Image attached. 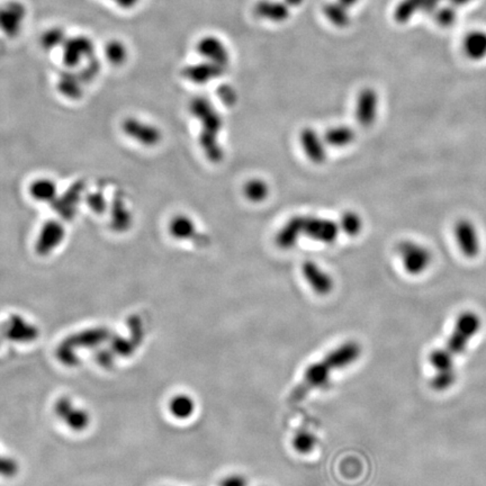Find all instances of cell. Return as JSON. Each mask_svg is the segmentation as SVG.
<instances>
[{
  "label": "cell",
  "mask_w": 486,
  "mask_h": 486,
  "mask_svg": "<svg viewBox=\"0 0 486 486\" xmlns=\"http://www.w3.org/2000/svg\"><path fill=\"white\" fill-rule=\"evenodd\" d=\"M454 356L446 349H435L429 355V363L435 368L436 374H456Z\"/></svg>",
  "instance_id": "obj_19"
},
{
  "label": "cell",
  "mask_w": 486,
  "mask_h": 486,
  "mask_svg": "<svg viewBox=\"0 0 486 486\" xmlns=\"http://www.w3.org/2000/svg\"><path fill=\"white\" fill-rule=\"evenodd\" d=\"M322 14L328 23L332 25L336 29H347L351 24V16H350V9L342 6V4L337 0L328 1L322 7Z\"/></svg>",
  "instance_id": "obj_15"
},
{
  "label": "cell",
  "mask_w": 486,
  "mask_h": 486,
  "mask_svg": "<svg viewBox=\"0 0 486 486\" xmlns=\"http://www.w3.org/2000/svg\"><path fill=\"white\" fill-rule=\"evenodd\" d=\"M402 267L409 275H422L432 264V252L429 248L413 240H402L396 245Z\"/></svg>",
  "instance_id": "obj_4"
},
{
  "label": "cell",
  "mask_w": 486,
  "mask_h": 486,
  "mask_svg": "<svg viewBox=\"0 0 486 486\" xmlns=\"http://www.w3.org/2000/svg\"><path fill=\"white\" fill-rule=\"evenodd\" d=\"M450 1H452L454 6H465V5H468L474 0H450Z\"/></svg>",
  "instance_id": "obj_29"
},
{
  "label": "cell",
  "mask_w": 486,
  "mask_h": 486,
  "mask_svg": "<svg viewBox=\"0 0 486 486\" xmlns=\"http://www.w3.org/2000/svg\"><path fill=\"white\" fill-rule=\"evenodd\" d=\"M338 225L342 234L355 238L364 230V220L355 210H347L340 216Z\"/></svg>",
  "instance_id": "obj_20"
},
{
  "label": "cell",
  "mask_w": 486,
  "mask_h": 486,
  "mask_svg": "<svg viewBox=\"0 0 486 486\" xmlns=\"http://www.w3.org/2000/svg\"><path fill=\"white\" fill-rule=\"evenodd\" d=\"M168 229L169 234L173 238L182 240V241L193 240L195 236H198L194 220L185 214L174 216L169 222Z\"/></svg>",
  "instance_id": "obj_16"
},
{
  "label": "cell",
  "mask_w": 486,
  "mask_h": 486,
  "mask_svg": "<svg viewBox=\"0 0 486 486\" xmlns=\"http://www.w3.org/2000/svg\"><path fill=\"white\" fill-rule=\"evenodd\" d=\"M197 54L202 60L216 63L228 68L231 61L230 50L222 39L216 35H204L196 42Z\"/></svg>",
  "instance_id": "obj_6"
},
{
  "label": "cell",
  "mask_w": 486,
  "mask_h": 486,
  "mask_svg": "<svg viewBox=\"0 0 486 486\" xmlns=\"http://www.w3.org/2000/svg\"><path fill=\"white\" fill-rule=\"evenodd\" d=\"M454 236L461 255L467 259L480 256L482 250L480 232L472 220L459 219L454 227Z\"/></svg>",
  "instance_id": "obj_5"
},
{
  "label": "cell",
  "mask_w": 486,
  "mask_h": 486,
  "mask_svg": "<svg viewBox=\"0 0 486 486\" xmlns=\"http://www.w3.org/2000/svg\"><path fill=\"white\" fill-rule=\"evenodd\" d=\"M457 20V12L454 7H443L436 14V20L443 27H450Z\"/></svg>",
  "instance_id": "obj_24"
},
{
  "label": "cell",
  "mask_w": 486,
  "mask_h": 486,
  "mask_svg": "<svg viewBox=\"0 0 486 486\" xmlns=\"http://www.w3.org/2000/svg\"><path fill=\"white\" fill-rule=\"evenodd\" d=\"M126 130L132 137L147 145H156L161 140V133L158 128L149 124L137 122V121L128 122Z\"/></svg>",
  "instance_id": "obj_18"
},
{
  "label": "cell",
  "mask_w": 486,
  "mask_h": 486,
  "mask_svg": "<svg viewBox=\"0 0 486 486\" xmlns=\"http://www.w3.org/2000/svg\"><path fill=\"white\" fill-rule=\"evenodd\" d=\"M253 12L257 18L273 24H283L290 18L292 9L284 0H259Z\"/></svg>",
  "instance_id": "obj_12"
},
{
  "label": "cell",
  "mask_w": 486,
  "mask_h": 486,
  "mask_svg": "<svg viewBox=\"0 0 486 486\" xmlns=\"http://www.w3.org/2000/svg\"><path fill=\"white\" fill-rule=\"evenodd\" d=\"M461 50L468 60L474 62L486 59V31L473 29L461 41Z\"/></svg>",
  "instance_id": "obj_14"
},
{
  "label": "cell",
  "mask_w": 486,
  "mask_h": 486,
  "mask_svg": "<svg viewBox=\"0 0 486 486\" xmlns=\"http://www.w3.org/2000/svg\"><path fill=\"white\" fill-rule=\"evenodd\" d=\"M337 1L342 4V6L351 11L353 7L357 6V5L360 3L361 0H337Z\"/></svg>",
  "instance_id": "obj_27"
},
{
  "label": "cell",
  "mask_w": 486,
  "mask_h": 486,
  "mask_svg": "<svg viewBox=\"0 0 486 486\" xmlns=\"http://www.w3.org/2000/svg\"><path fill=\"white\" fill-rule=\"evenodd\" d=\"M304 236V216L290 217L288 222L279 229L275 236V243L283 250H288L297 245L301 236Z\"/></svg>",
  "instance_id": "obj_13"
},
{
  "label": "cell",
  "mask_w": 486,
  "mask_h": 486,
  "mask_svg": "<svg viewBox=\"0 0 486 486\" xmlns=\"http://www.w3.org/2000/svg\"><path fill=\"white\" fill-rule=\"evenodd\" d=\"M189 112L201 122L198 142L205 156L210 161L220 162L223 159V149L219 141L223 122L213 102L206 97H195L189 102Z\"/></svg>",
  "instance_id": "obj_2"
},
{
  "label": "cell",
  "mask_w": 486,
  "mask_h": 486,
  "mask_svg": "<svg viewBox=\"0 0 486 486\" xmlns=\"http://www.w3.org/2000/svg\"><path fill=\"white\" fill-rule=\"evenodd\" d=\"M224 67L219 66L216 63L210 61L202 60L201 62L194 63L182 69V77L188 80L189 83L195 85H206V83L219 79L227 72Z\"/></svg>",
  "instance_id": "obj_9"
},
{
  "label": "cell",
  "mask_w": 486,
  "mask_h": 486,
  "mask_svg": "<svg viewBox=\"0 0 486 486\" xmlns=\"http://www.w3.org/2000/svg\"><path fill=\"white\" fill-rule=\"evenodd\" d=\"M169 410L175 418L185 420L191 417L195 410V403L191 396L180 394L174 396L169 402Z\"/></svg>",
  "instance_id": "obj_21"
},
{
  "label": "cell",
  "mask_w": 486,
  "mask_h": 486,
  "mask_svg": "<svg viewBox=\"0 0 486 486\" xmlns=\"http://www.w3.org/2000/svg\"><path fill=\"white\" fill-rule=\"evenodd\" d=\"M217 96H219L220 100L227 106L234 105L238 100V95H236V89L230 85H222L220 86L219 89H217Z\"/></svg>",
  "instance_id": "obj_25"
},
{
  "label": "cell",
  "mask_w": 486,
  "mask_h": 486,
  "mask_svg": "<svg viewBox=\"0 0 486 486\" xmlns=\"http://www.w3.org/2000/svg\"><path fill=\"white\" fill-rule=\"evenodd\" d=\"M482 327L478 314L472 311H465L456 318L455 325L447 340L446 349L454 357L461 356L466 350L469 342L478 335Z\"/></svg>",
  "instance_id": "obj_3"
},
{
  "label": "cell",
  "mask_w": 486,
  "mask_h": 486,
  "mask_svg": "<svg viewBox=\"0 0 486 486\" xmlns=\"http://www.w3.org/2000/svg\"><path fill=\"white\" fill-rule=\"evenodd\" d=\"M324 142L332 148H347L356 140L353 128L347 126H337L329 128L323 135Z\"/></svg>",
  "instance_id": "obj_17"
},
{
  "label": "cell",
  "mask_w": 486,
  "mask_h": 486,
  "mask_svg": "<svg viewBox=\"0 0 486 486\" xmlns=\"http://www.w3.org/2000/svg\"><path fill=\"white\" fill-rule=\"evenodd\" d=\"M360 355L361 348L357 342H347L340 344L328 353L325 358L314 363L307 368L303 376V381L292 393L290 400L294 402L301 401L309 393L325 386L333 370H342L353 364Z\"/></svg>",
  "instance_id": "obj_1"
},
{
  "label": "cell",
  "mask_w": 486,
  "mask_h": 486,
  "mask_svg": "<svg viewBox=\"0 0 486 486\" xmlns=\"http://www.w3.org/2000/svg\"><path fill=\"white\" fill-rule=\"evenodd\" d=\"M338 222L318 216H304V236L323 245H332L338 239Z\"/></svg>",
  "instance_id": "obj_7"
},
{
  "label": "cell",
  "mask_w": 486,
  "mask_h": 486,
  "mask_svg": "<svg viewBox=\"0 0 486 486\" xmlns=\"http://www.w3.org/2000/svg\"><path fill=\"white\" fill-rule=\"evenodd\" d=\"M302 275L313 292L318 295H328L332 292L335 286L332 277L316 262L307 260L302 264Z\"/></svg>",
  "instance_id": "obj_10"
},
{
  "label": "cell",
  "mask_w": 486,
  "mask_h": 486,
  "mask_svg": "<svg viewBox=\"0 0 486 486\" xmlns=\"http://www.w3.org/2000/svg\"><path fill=\"white\" fill-rule=\"evenodd\" d=\"M284 1L290 9H293L296 8V7L302 6L306 0H284Z\"/></svg>",
  "instance_id": "obj_28"
},
{
  "label": "cell",
  "mask_w": 486,
  "mask_h": 486,
  "mask_svg": "<svg viewBox=\"0 0 486 486\" xmlns=\"http://www.w3.org/2000/svg\"><path fill=\"white\" fill-rule=\"evenodd\" d=\"M316 437L307 431L296 433L293 439L294 450L299 452V454H309V452H312L314 450V447H316Z\"/></svg>",
  "instance_id": "obj_23"
},
{
  "label": "cell",
  "mask_w": 486,
  "mask_h": 486,
  "mask_svg": "<svg viewBox=\"0 0 486 486\" xmlns=\"http://www.w3.org/2000/svg\"><path fill=\"white\" fill-rule=\"evenodd\" d=\"M302 150L305 156L316 165H321L327 159V144L323 137L312 128H305L299 135Z\"/></svg>",
  "instance_id": "obj_11"
},
{
  "label": "cell",
  "mask_w": 486,
  "mask_h": 486,
  "mask_svg": "<svg viewBox=\"0 0 486 486\" xmlns=\"http://www.w3.org/2000/svg\"><path fill=\"white\" fill-rule=\"evenodd\" d=\"M221 486H247V480L240 475L228 476L221 482Z\"/></svg>",
  "instance_id": "obj_26"
},
{
  "label": "cell",
  "mask_w": 486,
  "mask_h": 486,
  "mask_svg": "<svg viewBox=\"0 0 486 486\" xmlns=\"http://www.w3.org/2000/svg\"><path fill=\"white\" fill-rule=\"evenodd\" d=\"M379 96L372 87L361 89L356 98V121L363 128H370L377 120Z\"/></svg>",
  "instance_id": "obj_8"
},
{
  "label": "cell",
  "mask_w": 486,
  "mask_h": 486,
  "mask_svg": "<svg viewBox=\"0 0 486 486\" xmlns=\"http://www.w3.org/2000/svg\"><path fill=\"white\" fill-rule=\"evenodd\" d=\"M269 186L267 182L258 178H253L245 182L243 195L248 201L252 203H262L269 196Z\"/></svg>",
  "instance_id": "obj_22"
}]
</instances>
